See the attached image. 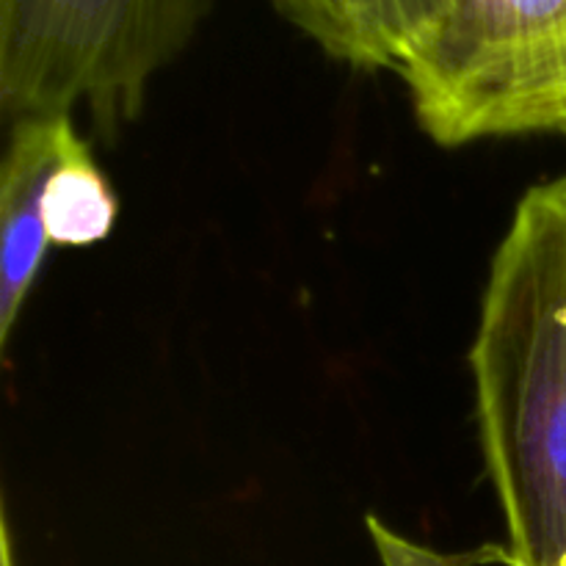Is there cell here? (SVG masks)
Returning a JSON list of instances; mask_svg holds the SVG:
<instances>
[{
  "instance_id": "7",
  "label": "cell",
  "mask_w": 566,
  "mask_h": 566,
  "mask_svg": "<svg viewBox=\"0 0 566 566\" xmlns=\"http://www.w3.org/2000/svg\"><path fill=\"white\" fill-rule=\"evenodd\" d=\"M365 525H368L370 539H374L376 553H379L385 566H509L506 545H481L468 553H437L431 547L415 545L407 536L387 528L376 514H368Z\"/></svg>"
},
{
  "instance_id": "1",
  "label": "cell",
  "mask_w": 566,
  "mask_h": 566,
  "mask_svg": "<svg viewBox=\"0 0 566 566\" xmlns=\"http://www.w3.org/2000/svg\"><path fill=\"white\" fill-rule=\"evenodd\" d=\"M470 370L509 566H566V177L528 188L514 210Z\"/></svg>"
},
{
  "instance_id": "5",
  "label": "cell",
  "mask_w": 566,
  "mask_h": 566,
  "mask_svg": "<svg viewBox=\"0 0 566 566\" xmlns=\"http://www.w3.org/2000/svg\"><path fill=\"white\" fill-rule=\"evenodd\" d=\"M326 55L357 70L401 72L457 0H271Z\"/></svg>"
},
{
  "instance_id": "8",
  "label": "cell",
  "mask_w": 566,
  "mask_h": 566,
  "mask_svg": "<svg viewBox=\"0 0 566 566\" xmlns=\"http://www.w3.org/2000/svg\"><path fill=\"white\" fill-rule=\"evenodd\" d=\"M0 566H17L14 564V545H11V531L9 520H0Z\"/></svg>"
},
{
  "instance_id": "6",
  "label": "cell",
  "mask_w": 566,
  "mask_h": 566,
  "mask_svg": "<svg viewBox=\"0 0 566 566\" xmlns=\"http://www.w3.org/2000/svg\"><path fill=\"white\" fill-rule=\"evenodd\" d=\"M42 221L55 247H88L111 235L116 221V197L94 164L86 138L70 130L44 180Z\"/></svg>"
},
{
  "instance_id": "3",
  "label": "cell",
  "mask_w": 566,
  "mask_h": 566,
  "mask_svg": "<svg viewBox=\"0 0 566 566\" xmlns=\"http://www.w3.org/2000/svg\"><path fill=\"white\" fill-rule=\"evenodd\" d=\"M398 75L442 147L566 138V0H457Z\"/></svg>"
},
{
  "instance_id": "4",
  "label": "cell",
  "mask_w": 566,
  "mask_h": 566,
  "mask_svg": "<svg viewBox=\"0 0 566 566\" xmlns=\"http://www.w3.org/2000/svg\"><path fill=\"white\" fill-rule=\"evenodd\" d=\"M70 116H22L11 127L0 166V346H9L17 318L48 258L42 191L72 130Z\"/></svg>"
},
{
  "instance_id": "2",
  "label": "cell",
  "mask_w": 566,
  "mask_h": 566,
  "mask_svg": "<svg viewBox=\"0 0 566 566\" xmlns=\"http://www.w3.org/2000/svg\"><path fill=\"white\" fill-rule=\"evenodd\" d=\"M213 0H0V108L9 119L86 105L111 142L144 108Z\"/></svg>"
}]
</instances>
